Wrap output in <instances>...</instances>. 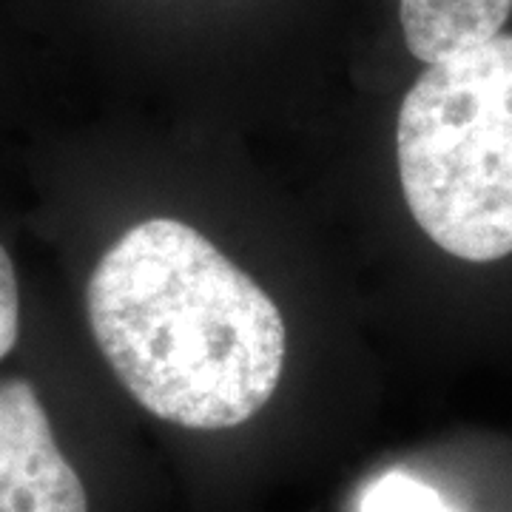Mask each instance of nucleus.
<instances>
[{
	"label": "nucleus",
	"mask_w": 512,
	"mask_h": 512,
	"mask_svg": "<svg viewBox=\"0 0 512 512\" xmlns=\"http://www.w3.org/2000/svg\"><path fill=\"white\" fill-rule=\"evenodd\" d=\"M20 333V288L15 265L0 245V362L15 348Z\"/></svg>",
	"instance_id": "nucleus-6"
},
{
	"label": "nucleus",
	"mask_w": 512,
	"mask_h": 512,
	"mask_svg": "<svg viewBox=\"0 0 512 512\" xmlns=\"http://www.w3.org/2000/svg\"><path fill=\"white\" fill-rule=\"evenodd\" d=\"M512 0H399L404 43L427 66L501 35Z\"/></svg>",
	"instance_id": "nucleus-4"
},
{
	"label": "nucleus",
	"mask_w": 512,
	"mask_h": 512,
	"mask_svg": "<svg viewBox=\"0 0 512 512\" xmlns=\"http://www.w3.org/2000/svg\"><path fill=\"white\" fill-rule=\"evenodd\" d=\"M0 512H89L46 407L18 376L0 382Z\"/></svg>",
	"instance_id": "nucleus-3"
},
{
	"label": "nucleus",
	"mask_w": 512,
	"mask_h": 512,
	"mask_svg": "<svg viewBox=\"0 0 512 512\" xmlns=\"http://www.w3.org/2000/svg\"><path fill=\"white\" fill-rule=\"evenodd\" d=\"M86 311L128 396L188 430H228L274 396L285 365L276 302L197 228L146 220L100 256Z\"/></svg>",
	"instance_id": "nucleus-1"
},
{
	"label": "nucleus",
	"mask_w": 512,
	"mask_h": 512,
	"mask_svg": "<svg viewBox=\"0 0 512 512\" xmlns=\"http://www.w3.org/2000/svg\"><path fill=\"white\" fill-rule=\"evenodd\" d=\"M359 512H456L430 484L407 473H384L362 495Z\"/></svg>",
	"instance_id": "nucleus-5"
},
{
	"label": "nucleus",
	"mask_w": 512,
	"mask_h": 512,
	"mask_svg": "<svg viewBox=\"0 0 512 512\" xmlns=\"http://www.w3.org/2000/svg\"><path fill=\"white\" fill-rule=\"evenodd\" d=\"M407 208L464 262L512 254V35L430 63L396 126Z\"/></svg>",
	"instance_id": "nucleus-2"
}]
</instances>
